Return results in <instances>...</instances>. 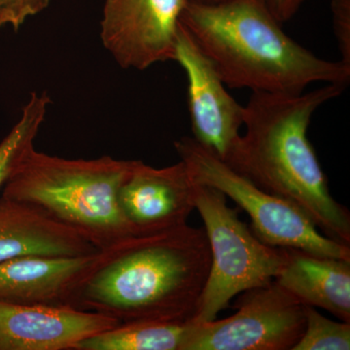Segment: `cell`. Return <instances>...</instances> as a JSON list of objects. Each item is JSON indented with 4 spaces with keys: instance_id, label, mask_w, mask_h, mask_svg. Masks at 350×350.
Returning <instances> with one entry per match:
<instances>
[{
    "instance_id": "obj_4",
    "label": "cell",
    "mask_w": 350,
    "mask_h": 350,
    "mask_svg": "<svg viewBox=\"0 0 350 350\" xmlns=\"http://www.w3.org/2000/svg\"><path fill=\"white\" fill-rule=\"evenodd\" d=\"M133 163L110 156L71 160L34 148L1 196L38 209L105 250L135 236L118 202L119 189Z\"/></svg>"
},
{
    "instance_id": "obj_8",
    "label": "cell",
    "mask_w": 350,
    "mask_h": 350,
    "mask_svg": "<svg viewBox=\"0 0 350 350\" xmlns=\"http://www.w3.org/2000/svg\"><path fill=\"white\" fill-rule=\"evenodd\" d=\"M187 0H105L100 21L103 47L124 69L145 70L174 61Z\"/></svg>"
},
{
    "instance_id": "obj_16",
    "label": "cell",
    "mask_w": 350,
    "mask_h": 350,
    "mask_svg": "<svg viewBox=\"0 0 350 350\" xmlns=\"http://www.w3.org/2000/svg\"><path fill=\"white\" fill-rule=\"evenodd\" d=\"M52 103L47 92H33L22 110L19 121L0 142V191L29 152Z\"/></svg>"
},
{
    "instance_id": "obj_6",
    "label": "cell",
    "mask_w": 350,
    "mask_h": 350,
    "mask_svg": "<svg viewBox=\"0 0 350 350\" xmlns=\"http://www.w3.org/2000/svg\"><path fill=\"white\" fill-rule=\"evenodd\" d=\"M174 148L195 183L217 189L250 215L251 230L262 243L350 261L349 245L327 238L300 208L258 187L194 138L181 137Z\"/></svg>"
},
{
    "instance_id": "obj_15",
    "label": "cell",
    "mask_w": 350,
    "mask_h": 350,
    "mask_svg": "<svg viewBox=\"0 0 350 350\" xmlns=\"http://www.w3.org/2000/svg\"><path fill=\"white\" fill-rule=\"evenodd\" d=\"M193 326V321L119 323L85 338L75 350H185Z\"/></svg>"
},
{
    "instance_id": "obj_18",
    "label": "cell",
    "mask_w": 350,
    "mask_h": 350,
    "mask_svg": "<svg viewBox=\"0 0 350 350\" xmlns=\"http://www.w3.org/2000/svg\"><path fill=\"white\" fill-rule=\"evenodd\" d=\"M52 0H0V29L19 31L29 18L43 12Z\"/></svg>"
},
{
    "instance_id": "obj_20",
    "label": "cell",
    "mask_w": 350,
    "mask_h": 350,
    "mask_svg": "<svg viewBox=\"0 0 350 350\" xmlns=\"http://www.w3.org/2000/svg\"><path fill=\"white\" fill-rule=\"evenodd\" d=\"M278 22L286 23L293 19L308 0H262Z\"/></svg>"
},
{
    "instance_id": "obj_14",
    "label": "cell",
    "mask_w": 350,
    "mask_h": 350,
    "mask_svg": "<svg viewBox=\"0 0 350 350\" xmlns=\"http://www.w3.org/2000/svg\"><path fill=\"white\" fill-rule=\"evenodd\" d=\"M285 250L286 262L276 283L301 305L323 308L350 323V261Z\"/></svg>"
},
{
    "instance_id": "obj_7",
    "label": "cell",
    "mask_w": 350,
    "mask_h": 350,
    "mask_svg": "<svg viewBox=\"0 0 350 350\" xmlns=\"http://www.w3.org/2000/svg\"><path fill=\"white\" fill-rule=\"evenodd\" d=\"M241 294L232 317L193 322L185 350L293 349L305 330V306L275 280Z\"/></svg>"
},
{
    "instance_id": "obj_19",
    "label": "cell",
    "mask_w": 350,
    "mask_h": 350,
    "mask_svg": "<svg viewBox=\"0 0 350 350\" xmlns=\"http://www.w3.org/2000/svg\"><path fill=\"white\" fill-rule=\"evenodd\" d=\"M331 11L340 61L350 66V0H332Z\"/></svg>"
},
{
    "instance_id": "obj_2",
    "label": "cell",
    "mask_w": 350,
    "mask_h": 350,
    "mask_svg": "<svg viewBox=\"0 0 350 350\" xmlns=\"http://www.w3.org/2000/svg\"><path fill=\"white\" fill-rule=\"evenodd\" d=\"M345 86L324 84L301 93L252 92L244 105L245 135L226 163L269 194L291 202L327 238L350 246V213L331 195L308 137L319 107Z\"/></svg>"
},
{
    "instance_id": "obj_13",
    "label": "cell",
    "mask_w": 350,
    "mask_h": 350,
    "mask_svg": "<svg viewBox=\"0 0 350 350\" xmlns=\"http://www.w3.org/2000/svg\"><path fill=\"white\" fill-rule=\"evenodd\" d=\"M98 251L38 209L0 196V262L24 256H86Z\"/></svg>"
},
{
    "instance_id": "obj_3",
    "label": "cell",
    "mask_w": 350,
    "mask_h": 350,
    "mask_svg": "<svg viewBox=\"0 0 350 350\" xmlns=\"http://www.w3.org/2000/svg\"><path fill=\"white\" fill-rule=\"evenodd\" d=\"M180 22L231 89L296 94L317 83L349 85V64L296 42L262 0H187Z\"/></svg>"
},
{
    "instance_id": "obj_1",
    "label": "cell",
    "mask_w": 350,
    "mask_h": 350,
    "mask_svg": "<svg viewBox=\"0 0 350 350\" xmlns=\"http://www.w3.org/2000/svg\"><path fill=\"white\" fill-rule=\"evenodd\" d=\"M211 262L204 228L186 224L130 237L98 251L72 308L119 323L193 321Z\"/></svg>"
},
{
    "instance_id": "obj_5",
    "label": "cell",
    "mask_w": 350,
    "mask_h": 350,
    "mask_svg": "<svg viewBox=\"0 0 350 350\" xmlns=\"http://www.w3.org/2000/svg\"><path fill=\"white\" fill-rule=\"evenodd\" d=\"M193 181V180H192ZM194 183L195 208L204 221L211 248V269L193 322L217 319L234 297L265 286L280 275L286 262L285 248L262 243L239 219L238 208L228 206L217 189Z\"/></svg>"
},
{
    "instance_id": "obj_12",
    "label": "cell",
    "mask_w": 350,
    "mask_h": 350,
    "mask_svg": "<svg viewBox=\"0 0 350 350\" xmlns=\"http://www.w3.org/2000/svg\"><path fill=\"white\" fill-rule=\"evenodd\" d=\"M98 252L76 257L24 256L0 262V301L72 308L76 291Z\"/></svg>"
},
{
    "instance_id": "obj_17",
    "label": "cell",
    "mask_w": 350,
    "mask_h": 350,
    "mask_svg": "<svg viewBox=\"0 0 350 350\" xmlns=\"http://www.w3.org/2000/svg\"><path fill=\"white\" fill-rule=\"evenodd\" d=\"M306 326L292 350H349L350 323L327 319L317 308L305 306Z\"/></svg>"
},
{
    "instance_id": "obj_11",
    "label": "cell",
    "mask_w": 350,
    "mask_h": 350,
    "mask_svg": "<svg viewBox=\"0 0 350 350\" xmlns=\"http://www.w3.org/2000/svg\"><path fill=\"white\" fill-rule=\"evenodd\" d=\"M119 322L71 306L0 301V350H75L85 338Z\"/></svg>"
},
{
    "instance_id": "obj_10",
    "label": "cell",
    "mask_w": 350,
    "mask_h": 350,
    "mask_svg": "<svg viewBox=\"0 0 350 350\" xmlns=\"http://www.w3.org/2000/svg\"><path fill=\"white\" fill-rule=\"evenodd\" d=\"M118 202L135 236L167 231L187 224L196 209L194 183L182 161L162 169L135 161Z\"/></svg>"
},
{
    "instance_id": "obj_9",
    "label": "cell",
    "mask_w": 350,
    "mask_h": 350,
    "mask_svg": "<svg viewBox=\"0 0 350 350\" xmlns=\"http://www.w3.org/2000/svg\"><path fill=\"white\" fill-rule=\"evenodd\" d=\"M174 61L187 76L192 137L200 146L226 162L241 137L243 105L227 91L211 59L181 22Z\"/></svg>"
},
{
    "instance_id": "obj_21",
    "label": "cell",
    "mask_w": 350,
    "mask_h": 350,
    "mask_svg": "<svg viewBox=\"0 0 350 350\" xmlns=\"http://www.w3.org/2000/svg\"><path fill=\"white\" fill-rule=\"evenodd\" d=\"M189 1L198 2V3L213 4L224 1V0H189Z\"/></svg>"
}]
</instances>
